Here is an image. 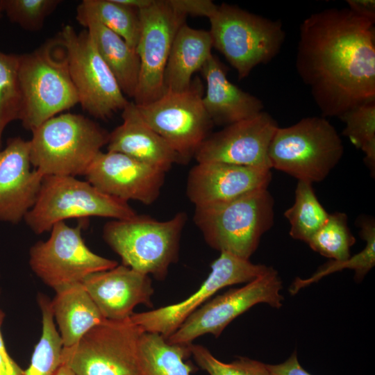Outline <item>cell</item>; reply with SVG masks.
Wrapping results in <instances>:
<instances>
[{
    "mask_svg": "<svg viewBox=\"0 0 375 375\" xmlns=\"http://www.w3.org/2000/svg\"><path fill=\"white\" fill-rule=\"evenodd\" d=\"M30 159L42 175L84 176L109 132L80 114L61 113L32 131Z\"/></svg>",
    "mask_w": 375,
    "mask_h": 375,
    "instance_id": "3957f363",
    "label": "cell"
},
{
    "mask_svg": "<svg viewBox=\"0 0 375 375\" xmlns=\"http://www.w3.org/2000/svg\"><path fill=\"white\" fill-rule=\"evenodd\" d=\"M356 239L347 224L344 212L329 214L325 224L310 238L307 244L315 252L335 261L351 256V247Z\"/></svg>",
    "mask_w": 375,
    "mask_h": 375,
    "instance_id": "1f68e13d",
    "label": "cell"
},
{
    "mask_svg": "<svg viewBox=\"0 0 375 375\" xmlns=\"http://www.w3.org/2000/svg\"><path fill=\"white\" fill-rule=\"evenodd\" d=\"M360 228L359 234L366 242L365 248L358 253L350 256L343 261H330L322 265L310 278L303 279L297 278L290 288L292 294H295L301 288L317 282L326 275L351 269L355 272V280L361 281L375 265V222L372 217H362L358 220Z\"/></svg>",
    "mask_w": 375,
    "mask_h": 375,
    "instance_id": "83f0119b",
    "label": "cell"
},
{
    "mask_svg": "<svg viewBox=\"0 0 375 375\" xmlns=\"http://www.w3.org/2000/svg\"><path fill=\"white\" fill-rule=\"evenodd\" d=\"M139 13L141 28L136 51L140 72L133 102L142 106L165 92L166 65L176 34L186 17L174 9L168 0H154Z\"/></svg>",
    "mask_w": 375,
    "mask_h": 375,
    "instance_id": "5bb4252c",
    "label": "cell"
},
{
    "mask_svg": "<svg viewBox=\"0 0 375 375\" xmlns=\"http://www.w3.org/2000/svg\"><path fill=\"white\" fill-rule=\"evenodd\" d=\"M122 123L109 133L107 151L131 156L165 173L178 156L169 144L142 119L133 101L122 113Z\"/></svg>",
    "mask_w": 375,
    "mask_h": 375,
    "instance_id": "44dd1931",
    "label": "cell"
},
{
    "mask_svg": "<svg viewBox=\"0 0 375 375\" xmlns=\"http://www.w3.org/2000/svg\"><path fill=\"white\" fill-rule=\"evenodd\" d=\"M83 224L69 226L55 224L48 240L38 241L30 249L29 264L33 272L55 291L82 283L89 275L112 269L117 261L92 251L82 236Z\"/></svg>",
    "mask_w": 375,
    "mask_h": 375,
    "instance_id": "7c38bea8",
    "label": "cell"
},
{
    "mask_svg": "<svg viewBox=\"0 0 375 375\" xmlns=\"http://www.w3.org/2000/svg\"><path fill=\"white\" fill-rule=\"evenodd\" d=\"M136 212L128 202L108 195L87 181L70 176H44L36 201L24 220L36 234L72 218L132 217Z\"/></svg>",
    "mask_w": 375,
    "mask_h": 375,
    "instance_id": "ba28073f",
    "label": "cell"
},
{
    "mask_svg": "<svg viewBox=\"0 0 375 375\" xmlns=\"http://www.w3.org/2000/svg\"><path fill=\"white\" fill-rule=\"evenodd\" d=\"M278 127L267 112L210 134L197 150V162H223L270 169L269 148Z\"/></svg>",
    "mask_w": 375,
    "mask_h": 375,
    "instance_id": "2e32d148",
    "label": "cell"
},
{
    "mask_svg": "<svg viewBox=\"0 0 375 375\" xmlns=\"http://www.w3.org/2000/svg\"><path fill=\"white\" fill-rule=\"evenodd\" d=\"M347 3L353 12L375 22L374 0H347Z\"/></svg>",
    "mask_w": 375,
    "mask_h": 375,
    "instance_id": "74e56055",
    "label": "cell"
},
{
    "mask_svg": "<svg viewBox=\"0 0 375 375\" xmlns=\"http://www.w3.org/2000/svg\"><path fill=\"white\" fill-rule=\"evenodd\" d=\"M344 153L342 141L324 117H308L288 127H278L269 148L271 168L298 181H322Z\"/></svg>",
    "mask_w": 375,
    "mask_h": 375,
    "instance_id": "8992f818",
    "label": "cell"
},
{
    "mask_svg": "<svg viewBox=\"0 0 375 375\" xmlns=\"http://www.w3.org/2000/svg\"><path fill=\"white\" fill-rule=\"evenodd\" d=\"M295 67L324 117L375 101L374 22L349 8L311 14L299 26Z\"/></svg>",
    "mask_w": 375,
    "mask_h": 375,
    "instance_id": "6da1fadb",
    "label": "cell"
},
{
    "mask_svg": "<svg viewBox=\"0 0 375 375\" xmlns=\"http://www.w3.org/2000/svg\"><path fill=\"white\" fill-rule=\"evenodd\" d=\"M172 7L185 15L206 17L209 18L218 6L210 0H168Z\"/></svg>",
    "mask_w": 375,
    "mask_h": 375,
    "instance_id": "d590c367",
    "label": "cell"
},
{
    "mask_svg": "<svg viewBox=\"0 0 375 375\" xmlns=\"http://www.w3.org/2000/svg\"><path fill=\"white\" fill-rule=\"evenodd\" d=\"M38 302L42 317V335L24 375H54L60 365L63 345L55 325L51 301L40 295Z\"/></svg>",
    "mask_w": 375,
    "mask_h": 375,
    "instance_id": "f546056e",
    "label": "cell"
},
{
    "mask_svg": "<svg viewBox=\"0 0 375 375\" xmlns=\"http://www.w3.org/2000/svg\"><path fill=\"white\" fill-rule=\"evenodd\" d=\"M278 272L268 271L242 288L231 289L209 299L193 312L166 340L171 344H191L197 338L212 334L218 338L236 317L253 306L265 303L278 308L284 297Z\"/></svg>",
    "mask_w": 375,
    "mask_h": 375,
    "instance_id": "4fadbf2b",
    "label": "cell"
},
{
    "mask_svg": "<svg viewBox=\"0 0 375 375\" xmlns=\"http://www.w3.org/2000/svg\"><path fill=\"white\" fill-rule=\"evenodd\" d=\"M84 176L108 195L150 205L160 195L165 173L126 154L107 151L97 154Z\"/></svg>",
    "mask_w": 375,
    "mask_h": 375,
    "instance_id": "e0dca14e",
    "label": "cell"
},
{
    "mask_svg": "<svg viewBox=\"0 0 375 375\" xmlns=\"http://www.w3.org/2000/svg\"><path fill=\"white\" fill-rule=\"evenodd\" d=\"M190 344H171L160 334L143 331L138 344V375H190L198 368L185 362Z\"/></svg>",
    "mask_w": 375,
    "mask_h": 375,
    "instance_id": "484cf974",
    "label": "cell"
},
{
    "mask_svg": "<svg viewBox=\"0 0 375 375\" xmlns=\"http://www.w3.org/2000/svg\"><path fill=\"white\" fill-rule=\"evenodd\" d=\"M51 308L63 347L76 344L92 327L106 319L82 283L56 291Z\"/></svg>",
    "mask_w": 375,
    "mask_h": 375,
    "instance_id": "d4e9b609",
    "label": "cell"
},
{
    "mask_svg": "<svg viewBox=\"0 0 375 375\" xmlns=\"http://www.w3.org/2000/svg\"><path fill=\"white\" fill-rule=\"evenodd\" d=\"M212 47L209 31L183 24L176 34L166 65L165 91L181 92L188 88L192 75L201 70L211 56Z\"/></svg>",
    "mask_w": 375,
    "mask_h": 375,
    "instance_id": "cb8c5ba5",
    "label": "cell"
},
{
    "mask_svg": "<svg viewBox=\"0 0 375 375\" xmlns=\"http://www.w3.org/2000/svg\"><path fill=\"white\" fill-rule=\"evenodd\" d=\"M77 8L98 20L136 50L141 28L138 10L117 0H83Z\"/></svg>",
    "mask_w": 375,
    "mask_h": 375,
    "instance_id": "f1b7e54d",
    "label": "cell"
},
{
    "mask_svg": "<svg viewBox=\"0 0 375 375\" xmlns=\"http://www.w3.org/2000/svg\"><path fill=\"white\" fill-rule=\"evenodd\" d=\"M272 181L270 169L223 162H197L186 182V194L195 208L222 204L260 189Z\"/></svg>",
    "mask_w": 375,
    "mask_h": 375,
    "instance_id": "ac0fdd59",
    "label": "cell"
},
{
    "mask_svg": "<svg viewBox=\"0 0 375 375\" xmlns=\"http://www.w3.org/2000/svg\"><path fill=\"white\" fill-rule=\"evenodd\" d=\"M191 355L197 365L209 375H270L266 364L246 357L225 363L217 359L205 347L190 344Z\"/></svg>",
    "mask_w": 375,
    "mask_h": 375,
    "instance_id": "e575fe53",
    "label": "cell"
},
{
    "mask_svg": "<svg viewBox=\"0 0 375 375\" xmlns=\"http://www.w3.org/2000/svg\"><path fill=\"white\" fill-rule=\"evenodd\" d=\"M64 47L72 81L83 110L106 119L123 110L129 101L86 30L77 33L65 25L56 36Z\"/></svg>",
    "mask_w": 375,
    "mask_h": 375,
    "instance_id": "8fae6325",
    "label": "cell"
},
{
    "mask_svg": "<svg viewBox=\"0 0 375 375\" xmlns=\"http://www.w3.org/2000/svg\"><path fill=\"white\" fill-rule=\"evenodd\" d=\"M2 15H3V12H2V11H1V8H0V19H1V17H2Z\"/></svg>",
    "mask_w": 375,
    "mask_h": 375,
    "instance_id": "7bdbcfd3",
    "label": "cell"
},
{
    "mask_svg": "<svg viewBox=\"0 0 375 375\" xmlns=\"http://www.w3.org/2000/svg\"><path fill=\"white\" fill-rule=\"evenodd\" d=\"M210 267V274L200 288L185 299L152 310L133 312L131 320L143 331L156 333L167 339L219 290L235 284L247 283L270 268L227 252H220Z\"/></svg>",
    "mask_w": 375,
    "mask_h": 375,
    "instance_id": "9a60e30c",
    "label": "cell"
},
{
    "mask_svg": "<svg viewBox=\"0 0 375 375\" xmlns=\"http://www.w3.org/2000/svg\"><path fill=\"white\" fill-rule=\"evenodd\" d=\"M119 3L126 6L140 10L149 7L154 0H117Z\"/></svg>",
    "mask_w": 375,
    "mask_h": 375,
    "instance_id": "ab89813d",
    "label": "cell"
},
{
    "mask_svg": "<svg viewBox=\"0 0 375 375\" xmlns=\"http://www.w3.org/2000/svg\"><path fill=\"white\" fill-rule=\"evenodd\" d=\"M2 313L0 312V326L2 322ZM0 353L6 358H11L8 353L6 351V347L4 345L3 340L0 331Z\"/></svg>",
    "mask_w": 375,
    "mask_h": 375,
    "instance_id": "b9f144b4",
    "label": "cell"
},
{
    "mask_svg": "<svg viewBox=\"0 0 375 375\" xmlns=\"http://www.w3.org/2000/svg\"><path fill=\"white\" fill-rule=\"evenodd\" d=\"M266 365L270 375H312L299 364L296 351L281 364Z\"/></svg>",
    "mask_w": 375,
    "mask_h": 375,
    "instance_id": "8d00e7d4",
    "label": "cell"
},
{
    "mask_svg": "<svg viewBox=\"0 0 375 375\" xmlns=\"http://www.w3.org/2000/svg\"><path fill=\"white\" fill-rule=\"evenodd\" d=\"M54 375H75L74 373L65 365L60 364Z\"/></svg>",
    "mask_w": 375,
    "mask_h": 375,
    "instance_id": "60d3db41",
    "label": "cell"
},
{
    "mask_svg": "<svg viewBox=\"0 0 375 375\" xmlns=\"http://www.w3.org/2000/svg\"><path fill=\"white\" fill-rule=\"evenodd\" d=\"M143 331L129 318L104 319L74 346L62 348L60 364L75 375H138Z\"/></svg>",
    "mask_w": 375,
    "mask_h": 375,
    "instance_id": "9c48e42d",
    "label": "cell"
},
{
    "mask_svg": "<svg viewBox=\"0 0 375 375\" xmlns=\"http://www.w3.org/2000/svg\"><path fill=\"white\" fill-rule=\"evenodd\" d=\"M61 2L60 0H0V8L12 23L26 31H38Z\"/></svg>",
    "mask_w": 375,
    "mask_h": 375,
    "instance_id": "836d02e7",
    "label": "cell"
},
{
    "mask_svg": "<svg viewBox=\"0 0 375 375\" xmlns=\"http://www.w3.org/2000/svg\"><path fill=\"white\" fill-rule=\"evenodd\" d=\"M29 140L11 138L0 150V220L24 219L38 197L44 177L31 169Z\"/></svg>",
    "mask_w": 375,
    "mask_h": 375,
    "instance_id": "d6986e66",
    "label": "cell"
},
{
    "mask_svg": "<svg viewBox=\"0 0 375 375\" xmlns=\"http://www.w3.org/2000/svg\"><path fill=\"white\" fill-rule=\"evenodd\" d=\"M274 206L267 188L260 189L222 204L195 208L193 219L210 247L249 260L273 226Z\"/></svg>",
    "mask_w": 375,
    "mask_h": 375,
    "instance_id": "5b68a950",
    "label": "cell"
},
{
    "mask_svg": "<svg viewBox=\"0 0 375 375\" xmlns=\"http://www.w3.org/2000/svg\"><path fill=\"white\" fill-rule=\"evenodd\" d=\"M22 92L19 119L32 131L44 122L78 103L66 51L57 37L34 51L19 55Z\"/></svg>",
    "mask_w": 375,
    "mask_h": 375,
    "instance_id": "7a4b0ae2",
    "label": "cell"
},
{
    "mask_svg": "<svg viewBox=\"0 0 375 375\" xmlns=\"http://www.w3.org/2000/svg\"><path fill=\"white\" fill-rule=\"evenodd\" d=\"M82 284L106 319H128L139 304L153 307L150 276L122 264L92 274Z\"/></svg>",
    "mask_w": 375,
    "mask_h": 375,
    "instance_id": "ffe728a7",
    "label": "cell"
},
{
    "mask_svg": "<svg viewBox=\"0 0 375 375\" xmlns=\"http://www.w3.org/2000/svg\"><path fill=\"white\" fill-rule=\"evenodd\" d=\"M21 107L19 55L0 51V150L4 129L19 119Z\"/></svg>",
    "mask_w": 375,
    "mask_h": 375,
    "instance_id": "d6a6232c",
    "label": "cell"
},
{
    "mask_svg": "<svg viewBox=\"0 0 375 375\" xmlns=\"http://www.w3.org/2000/svg\"><path fill=\"white\" fill-rule=\"evenodd\" d=\"M203 92L196 76L183 91L166 90L150 103L136 105L142 119L169 144L181 163L194 156L214 125L203 104Z\"/></svg>",
    "mask_w": 375,
    "mask_h": 375,
    "instance_id": "30bf717a",
    "label": "cell"
},
{
    "mask_svg": "<svg viewBox=\"0 0 375 375\" xmlns=\"http://www.w3.org/2000/svg\"><path fill=\"white\" fill-rule=\"evenodd\" d=\"M201 70L206 83L203 104L213 124L228 126L263 111L262 101L232 83L225 67L214 55Z\"/></svg>",
    "mask_w": 375,
    "mask_h": 375,
    "instance_id": "7402d4cb",
    "label": "cell"
},
{
    "mask_svg": "<svg viewBox=\"0 0 375 375\" xmlns=\"http://www.w3.org/2000/svg\"><path fill=\"white\" fill-rule=\"evenodd\" d=\"M213 47L236 70L239 79L260 64L271 61L280 51L285 33L279 20L222 3L208 18Z\"/></svg>",
    "mask_w": 375,
    "mask_h": 375,
    "instance_id": "52a82bcc",
    "label": "cell"
},
{
    "mask_svg": "<svg viewBox=\"0 0 375 375\" xmlns=\"http://www.w3.org/2000/svg\"><path fill=\"white\" fill-rule=\"evenodd\" d=\"M76 18L88 32L97 51L112 72L124 94L133 98L140 72V59L136 50L78 8H76Z\"/></svg>",
    "mask_w": 375,
    "mask_h": 375,
    "instance_id": "603a6c76",
    "label": "cell"
},
{
    "mask_svg": "<svg viewBox=\"0 0 375 375\" xmlns=\"http://www.w3.org/2000/svg\"><path fill=\"white\" fill-rule=\"evenodd\" d=\"M312 184L308 181H298L294 203L284 212L290 224V235L306 243L325 224L329 216L318 200Z\"/></svg>",
    "mask_w": 375,
    "mask_h": 375,
    "instance_id": "4316f807",
    "label": "cell"
},
{
    "mask_svg": "<svg viewBox=\"0 0 375 375\" xmlns=\"http://www.w3.org/2000/svg\"><path fill=\"white\" fill-rule=\"evenodd\" d=\"M0 375H24V370L12 358H6L0 353Z\"/></svg>",
    "mask_w": 375,
    "mask_h": 375,
    "instance_id": "f35d334b",
    "label": "cell"
},
{
    "mask_svg": "<svg viewBox=\"0 0 375 375\" xmlns=\"http://www.w3.org/2000/svg\"><path fill=\"white\" fill-rule=\"evenodd\" d=\"M187 217L185 212H179L165 221L138 214L112 219L103 226V238L121 258L122 265L163 280L169 266L178 260Z\"/></svg>",
    "mask_w": 375,
    "mask_h": 375,
    "instance_id": "277c9868",
    "label": "cell"
},
{
    "mask_svg": "<svg viewBox=\"0 0 375 375\" xmlns=\"http://www.w3.org/2000/svg\"><path fill=\"white\" fill-rule=\"evenodd\" d=\"M346 124L342 135L365 154L364 161L375 172V101L358 105L339 117Z\"/></svg>",
    "mask_w": 375,
    "mask_h": 375,
    "instance_id": "4dcf8cb0",
    "label": "cell"
}]
</instances>
